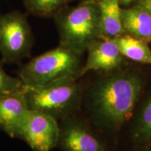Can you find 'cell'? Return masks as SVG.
<instances>
[{
    "mask_svg": "<svg viewBox=\"0 0 151 151\" xmlns=\"http://www.w3.org/2000/svg\"><path fill=\"white\" fill-rule=\"evenodd\" d=\"M88 58L77 75V78L90 71L110 72L122 65L123 58L116 45L110 39L100 38L92 42L86 49Z\"/></svg>",
    "mask_w": 151,
    "mask_h": 151,
    "instance_id": "8",
    "label": "cell"
},
{
    "mask_svg": "<svg viewBox=\"0 0 151 151\" xmlns=\"http://www.w3.org/2000/svg\"><path fill=\"white\" fill-rule=\"evenodd\" d=\"M81 52L60 45L22 66L18 78L24 86H42L66 78H76L82 67Z\"/></svg>",
    "mask_w": 151,
    "mask_h": 151,
    "instance_id": "2",
    "label": "cell"
},
{
    "mask_svg": "<svg viewBox=\"0 0 151 151\" xmlns=\"http://www.w3.org/2000/svg\"><path fill=\"white\" fill-rule=\"evenodd\" d=\"M85 1H90V0H85Z\"/></svg>",
    "mask_w": 151,
    "mask_h": 151,
    "instance_id": "19",
    "label": "cell"
},
{
    "mask_svg": "<svg viewBox=\"0 0 151 151\" xmlns=\"http://www.w3.org/2000/svg\"><path fill=\"white\" fill-rule=\"evenodd\" d=\"M99 15L100 38L113 39L124 34L122 8L118 0H94Z\"/></svg>",
    "mask_w": 151,
    "mask_h": 151,
    "instance_id": "10",
    "label": "cell"
},
{
    "mask_svg": "<svg viewBox=\"0 0 151 151\" xmlns=\"http://www.w3.org/2000/svg\"><path fill=\"white\" fill-rule=\"evenodd\" d=\"M120 4L122 5H129V4H131L132 1H134V0H118Z\"/></svg>",
    "mask_w": 151,
    "mask_h": 151,
    "instance_id": "18",
    "label": "cell"
},
{
    "mask_svg": "<svg viewBox=\"0 0 151 151\" xmlns=\"http://www.w3.org/2000/svg\"><path fill=\"white\" fill-rule=\"evenodd\" d=\"M110 39L124 58L134 62L151 65V50L146 41L126 33Z\"/></svg>",
    "mask_w": 151,
    "mask_h": 151,
    "instance_id": "12",
    "label": "cell"
},
{
    "mask_svg": "<svg viewBox=\"0 0 151 151\" xmlns=\"http://www.w3.org/2000/svg\"><path fill=\"white\" fill-rule=\"evenodd\" d=\"M142 89V78L135 72L115 73L101 78L90 91L94 116L105 127L119 129L132 118Z\"/></svg>",
    "mask_w": 151,
    "mask_h": 151,
    "instance_id": "1",
    "label": "cell"
},
{
    "mask_svg": "<svg viewBox=\"0 0 151 151\" xmlns=\"http://www.w3.org/2000/svg\"><path fill=\"white\" fill-rule=\"evenodd\" d=\"M60 45L83 53L100 39L99 15L94 0L84 1L57 19Z\"/></svg>",
    "mask_w": 151,
    "mask_h": 151,
    "instance_id": "4",
    "label": "cell"
},
{
    "mask_svg": "<svg viewBox=\"0 0 151 151\" xmlns=\"http://www.w3.org/2000/svg\"><path fill=\"white\" fill-rule=\"evenodd\" d=\"M33 43L29 24L18 11L0 15V53L4 62L18 63L29 55Z\"/></svg>",
    "mask_w": 151,
    "mask_h": 151,
    "instance_id": "5",
    "label": "cell"
},
{
    "mask_svg": "<svg viewBox=\"0 0 151 151\" xmlns=\"http://www.w3.org/2000/svg\"><path fill=\"white\" fill-rule=\"evenodd\" d=\"M60 124L58 146L63 151H105L102 141L86 124L70 118Z\"/></svg>",
    "mask_w": 151,
    "mask_h": 151,
    "instance_id": "7",
    "label": "cell"
},
{
    "mask_svg": "<svg viewBox=\"0 0 151 151\" xmlns=\"http://www.w3.org/2000/svg\"><path fill=\"white\" fill-rule=\"evenodd\" d=\"M133 138L139 146L151 143V97L146 100L139 113Z\"/></svg>",
    "mask_w": 151,
    "mask_h": 151,
    "instance_id": "13",
    "label": "cell"
},
{
    "mask_svg": "<svg viewBox=\"0 0 151 151\" xmlns=\"http://www.w3.org/2000/svg\"><path fill=\"white\" fill-rule=\"evenodd\" d=\"M24 89L0 97V127L11 137H18L29 111Z\"/></svg>",
    "mask_w": 151,
    "mask_h": 151,
    "instance_id": "9",
    "label": "cell"
},
{
    "mask_svg": "<svg viewBox=\"0 0 151 151\" xmlns=\"http://www.w3.org/2000/svg\"><path fill=\"white\" fill-rule=\"evenodd\" d=\"M24 88L19 78L11 76L4 69L2 63L0 62V97L14 92L20 91Z\"/></svg>",
    "mask_w": 151,
    "mask_h": 151,
    "instance_id": "15",
    "label": "cell"
},
{
    "mask_svg": "<svg viewBox=\"0 0 151 151\" xmlns=\"http://www.w3.org/2000/svg\"><path fill=\"white\" fill-rule=\"evenodd\" d=\"M136 151H151V143L139 146V148Z\"/></svg>",
    "mask_w": 151,
    "mask_h": 151,
    "instance_id": "17",
    "label": "cell"
},
{
    "mask_svg": "<svg viewBox=\"0 0 151 151\" xmlns=\"http://www.w3.org/2000/svg\"><path fill=\"white\" fill-rule=\"evenodd\" d=\"M137 5L145 9L151 15V0H138Z\"/></svg>",
    "mask_w": 151,
    "mask_h": 151,
    "instance_id": "16",
    "label": "cell"
},
{
    "mask_svg": "<svg viewBox=\"0 0 151 151\" xmlns=\"http://www.w3.org/2000/svg\"><path fill=\"white\" fill-rule=\"evenodd\" d=\"M76 78H66L42 86H24V95L31 110L41 111L57 120L70 116L78 106L82 93Z\"/></svg>",
    "mask_w": 151,
    "mask_h": 151,
    "instance_id": "3",
    "label": "cell"
},
{
    "mask_svg": "<svg viewBox=\"0 0 151 151\" xmlns=\"http://www.w3.org/2000/svg\"><path fill=\"white\" fill-rule=\"evenodd\" d=\"M70 0H24L29 11L38 16H49Z\"/></svg>",
    "mask_w": 151,
    "mask_h": 151,
    "instance_id": "14",
    "label": "cell"
},
{
    "mask_svg": "<svg viewBox=\"0 0 151 151\" xmlns=\"http://www.w3.org/2000/svg\"><path fill=\"white\" fill-rule=\"evenodd\" d=\"M122 24L124 33L151 42V15L139 6L122 9Z\"/></svg>",
    "mask_w": 151,
    "mask_h": 151,
    "instance_id": "11",
    "label": "cell"
},
{
    "mask_svg": "<svg viewBox=\"0 0 151 151\" xmlns=\"http://www.w3.org/2000/svg\"><path fill=\"white\" fill-rule=\"evenodd\" d=\"M60 124L58 120L41 111L29 109L18 137L34 151H51L58 146Z\"/></svg>",
    "mask_w": 151,
    "mask_h": 151,
    "instance_id": "6",
    "label": "cell"
}]
</instances>
